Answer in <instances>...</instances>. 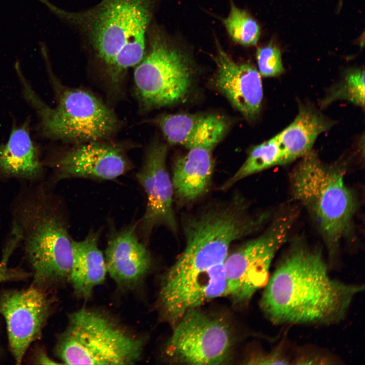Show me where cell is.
I'll use <instances>...</instances> for the list:
<instances>
[{
	"label": "cell",
	"instance_id": "1",
	"mask_svg": "<svg viewBox=\"0 0 365 365\" xmlns=\"http://www.w3.org/2000/svg\"><path fill=\"white\" fill-rule=\"evenodd\" d=\"M321 251L295 243L264 287L260 308L274 324L331 325L344 320L363 284L332 278Z\"/></svg>",
	"mask_w": 365,
	"mask_h": 365
},
{
	"label": "cell",
	"instance_id": "2",
	"mask_svg": "<svg viewBox=\"0 0 365 365\" xmlns=\"http://www.w3.org/2000/svg\"><path fill=\"white\" fill-rule=\"evenodd\" d=\"M155 2L101 0L84 10L59 13L116 83L144 55Z\"/></svg>",
	"mask_w": 365,
	"mask_h": 365
},
{
	"label": "cell",
	"instance_id": "3",
	"mask_svg": "<svg viewBox=\"0 0 365 365\" xmlns=\"http://www.w3.org/2000/svg\"><path fill=\"white\" fill-rule=\"evenodd\" d=\"M45 183L23 187L11 207L20 228L34 285L44 288L69 280L72 239L66 223Z\"/></svg>",
	"mask_w": 365,
	"mask_h": 365
},
{
	"label": "cell",
	"instance_id": "4",
	"mask_svg": "<svg viewBox=\"0 0 365 365\" xmlns=\"http://www.w3.org/2000/svg\"><path fill=\"white\" fill-rule=\"evenodd\" d=\"M292 195L308 212L327 248L334 268L342 239L349 233L356 209L352 191L340 166L323 162L312 150L300 158L289 175Z\"/></svg>",
	"mask_w": 365,
	"mask_h": 365
},
{
	"label": "cell",
	"instance_id": "5",
	"mask_svg": "<svg viewBox=\"0 0 365 365\" xmlns=\"http://www.w3.org/2000/svg\"><path fill=\"white\" fill-rule=\"evenodd\" d=\"M144 345L105 312L82 308L69 314L54 350L65 364H130L140 359Z\"/></svg>",
	"mask_w": 365,
	"mask_h": 365
},
{
	"label": "cell",
	"instance_id": "6",
	"mask_svg": "<svg viewBox=\"0 0 365 365\" xmlns=\"http://www.w3.org/2000/svg\"><path fill=\"white\" fill-rule=\"evenodd\" d=\"M20 78L25 96L36 111L46 137L84 143L101 141L117 130L115 114L89 92L56 84L58 102L52 107L39 98L24 77Z\"/></svg>",
	"mask_w": 365,
	"mask_h": 365
},
{
	"label": "cell",
	"instance_id": "7",
	"mask_svg": "<svg viewBox=\"0 0 365 365\" xmlns=\"http://www.w3.org/2000/svg\"><path fill=\"white\" fill-rule=\"evenodd\" d=\"M192 60L150 28L144 55L134 67L135 93L145 111L181 102L189 94L195 71Z\"/></svg>",
	"mask_w": 365,
	"mask_h": 365
},
{
	"label": "cell",
	"instance_id": "8",
	"mask_svg": "<svg viewBox=\"0 0 365 365\" xmlns=\"http://www.w3.org/2000/svg\"><path fill=\"white\" fill-rule=\"evenodd\" d=\"M294 220L292 212L278 215L260 236L228 253L224 264L227 295L235 303L247 304L265 286L272 262L286 242Z\"/></svg>",
	"mask_w": 365,
	"mask_h": 365
},
{
	"label": "cell",
	"instance_id": "9",
	"mask_svg": "<svg viewBox=\"0 0 365 365\" xmlns=\"http://www.w3.org/2000/svg\"><path fill=\"white\" fill-rule=\"evenodd\" d=\"M175 324L164 350L169 360L198 365L223 364L230 360L233 340L223 320L195 308L187 311Z\"/></svg>",
	"mask_w": 365,
	"mask_h": 365
},
{
	"label": "cell",
	"instance_id": "10",
	"mask_svg": "<svg viewBox=\"0 0 365 365\" xmlns=\"http://www.w3.org/2000/svg\"><path fill=\"white\" fill-rule=\"evenodd\" d=\"M51 306L45 289L34 284L1 294L0 313L6 320L10 350L18 364L30 345L40 337Z\"/></svg>",
	"mask_w": 365,
	"mask_h": 365
},
{
	"label": "cell",
	"instance_id": "11",
	"mask_svg": "<svg viewBox=\"0 0 365 365\" xmlns=\"http://www.w3.org/2000/svg\"><path fill=\"white\" fill-rule=\"evenodd\" d=\"M167 154L165 143L153 142L147 149L142 165L136 174L147 198L145 210L139 221L145 241L159 226L166 228L175 235L178 231L173 207V185L166 167Z\"/></svg>",
	"mask_w": 365,
	"mask_h": 365
},
{
	"label": "cell",
	"instance_id": "12",
	"mask_svg": "<svg viewBox=\"0 0 365 365\" xmlns=\"http://www.w3.org/2000/svg\"><path fill=\"white\" fill-rule=\"evenodd\" d=\"M53 182L67 178L113 180L126 173L131 164L123 150L94 141L81 143L62 154L51 166Z\"/></svg>",
	"mask_w": 365,
	"mask_h": 365
},
{
	"label": "cell",
	"instance_id": "13",
	"mask_svg": "<svg viewBox=\"0 0 365 365\" xmlns=\"http://www.w3.org/2000/svg\"><path fill=\"white\" fill-rule=\"evenodd\" d=\"M216 49L214 86L244 118L248 121L255 120L263 99L261 75L249 64L235 62L218 42Z\"/></svg>",
	"mask_w": 365,
	"mask_h": 365
},
{
	"label": "cell",
	"instance_id": "14",
	"mask_svg": "<svg viewBox=\"0 0 365 365\" xmlns=\"http://www.w3.org/2000/svg\"><path fill=\"white\" fill-rule=\"evenodd\" d=\"M139 222L130 224L111 235L105 252L107 273L123 288H133L149 271L150 253L137 235Z\"/></svg>",
	"mask_w": 365,
	"mask_h": 365
},
{
	"label": "cell",
	"instance_id": "15",
	"mask_svg": "<svg viewBox=\"0 0 365 365\" xmlns=\"http://www.w3.org/2000/svg\"><path fill=\"white\" fill-rule=\"evenodd\" d=\"M154 122L169 144L188 149L195 147L213 149L229 129L226 119L215 114H165L157 117Z\"/></svg>",
	"mask_w": 365,
	"mask_h": 365
},
{
	"label": "cell",
	"instance_id": "16",
	"mask_svg": "<svg viewBox=\"0 0 365 365\" xmlns=\"http://www.w3.org/2000/svg\"><path fill=\"white\" fill-rule=\"evenodd\" d=\"M188 150L175 160L171 178L174 196L183 205L194 203L207 194L214 166L213 149L195 147Z\"/></svg>",
	"mask_w": 365,
	"mask_h": 365
},
{
	"label": "cell",
	"instance_id": "17",
	"mask_svg": "<svg viewBox=\"0 0 365 365\" xmlns=\"http://www.w3.org/2000/svg\"><path fill=\"white\" fill-rule=\"evenodd\" d=\"M333 125L312 106L300 105L293 122L274 137L280 165L301 158L311 150L318 136Z\"/></svg>",
	"mask_w": 365,
	"mask_h": 365
},
{
	"label": "cell",
	"instance_id": "18",
	"mask_svg": "<svg viewBox=\"0 0 365 365\" xmlns=\"http://www.w3.org/2000/svg\"><path fill=\"white\" fill-rule=\"evenodd\" d=\"M43 173L39 150L27 126L24 124L14 128L8 141L0 144V179L35 182Z\"/></svg>",
	"mask_w": 365,
	"mask_h": 365
},
{
	"label": "cell",
	"instance_id": "19",
	"mask_svg": "<svg viewBox=\"0 0 365 365\" xmlns=\"http://www.w3.org/2000/svg\"><path fill=\"white\" fill-rule=\"evenodd\" d=\"M98 232H91L83 240L72 239V262L69 277L76 296L85 300L102 284L107 273L105 258L98 247Z\"/></svg>",
	"mask_w": 365,
	"mask_h": 365
},
{
	"label": "cell",
	"instance_id": "20",
	"mask_svg": "<svg viewBox=\"0 0 365 365\" xmlns=\"http://www.w3.org/2000/svg\"><path fill=\"white\" fill-rule=\"evenodd\" d=\"M230 2V13L223 20L228 33L233 40L241 45H255L260 35L259 25L246 11L235 5L232 0Z\"/></svg>",
	"mask_w": 365,
	"mask_h": 365
},
{
	"label": "cell",
	"instance_id": "21",
	"mask_svg": "<svg viewBox=\"0 0 365 365\" xmlns=\"http://www.w3.org/2000/svg\"><path fill=\"white\" fill-rule=\"evenodd\" d=\"M344 99L364 108V71L353 69L346 74L342 81L333 89L323 100L326 105L337 100Z\"/></svg>",
	"mask_w": 365,
	"mask_h": 365
},
{
	"label": "cell",
	"instance_id": "22",
	"mask_svg": "<svg viewBox=\"0 0 365 365\" xmlns=\"http://www.w3.org/2000/svg\"><path fill=\"white\" fill-rule=\"evenodd\" d=\"M259 72L265 77H276L284 71L279 49L271 44L258 48L256 53Z\"/></svg>",
	"mask_w": 365,
	"mask_h": 365
},
{
	"label": "cell",
	"instance_id": "23",
	"mask_svg": "<svg viewBox=\"0 0 365 365\" xmlns=\"http://www.w3.org/2000/svg\"><path fill=\"white\" fill-rule=\"evenodd\" d=\"M283 344H279L268 352L259 353L251 357L247 364H290L292 359L286 353Z\"/></svg>",
	"mask_w": 365,
	"mask_h": 365
},
{
	"label": "cell",
	"instance_id": "24",
	"mask_svg": "<svg viewBox=\"0 0 365 365\" xmlns=\"http://www.w3.org/2000/svg\"><path fill=\"white\" fill-rule=\"evenodd\" d=\"M320 350L308 348L299 349L292 359V364H332L336 361L328 353H321Z\"/></svg>",
	"mask_w": 365,
	"mask_h": 365
},
{
	"label": "cell",
	"instance_id": "25",
	"mask_svg": "<svg viewBox=\"0 0 365 365\" xmlns=\"http://www.w3.org/2000/svg\"><path fill=\"white\" fill-rule=\"evenodd\" d=\"M36 360L39 362V363L43 364H56V362L53 361V360L49 358L43 352H39V354L37 356Z\"/></svg>",
	"mask_w": 365,
	"mask_h": 365
}]
</instances>
